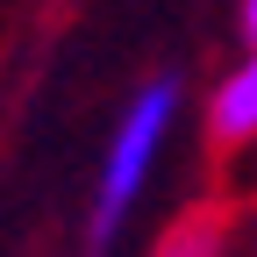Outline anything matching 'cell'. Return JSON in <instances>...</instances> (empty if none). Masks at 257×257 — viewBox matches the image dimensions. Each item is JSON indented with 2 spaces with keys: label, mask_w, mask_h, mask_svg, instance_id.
I'll return each instance as SVG.
<instances>
[{
  "label": "cell",
  "mask_w": 257,
  "mask_h": 257,
  "mask_svg": "<svg viewBox=\"0 0 257 257\" xmlns=\"http://www.w3.org/2000/svg\"><path fill=\"white\" fill-rule=\"evenodd\" d=\"M179 107H186V86L172 72H157L114 114L107 143H100V165H93V200H86V250L93 257H107L114 236L128 229V214L143 207V193L157 179V157H165L172 128H179Z\"/></svg>",
  "instance_id": "1"
},
{
  "label": "cell",
  "mask_w": 257,
  "mask_h": 257,
  "mask_svg": "<svg viewBox=\"0 0 257 257\" xmlns=\"http://www.w3.org/2000/svg\"><path fill=\"white\" fill-rule=\"evenodd\" d=\"M207 143L214 150H250L257 143V43L221 72V86L207 93Z\"/></svg>",
  "instance_id": "2"
},
{
  "label": "cell",
  "mask_w": 257,
  "mask_h": 257,
  "mask_svg": "<svg viewBox=\"0 0 257 257\" xmlns=\"http://www.w3.org/2000/svg\"><path fill=\"white\" fill-rule=\"evenodd\" d=\"M150 257H229V229H221V214H179L150 243Z\"/></svg>",
  "instance_id": "3"
},
{
  "label": "cell",
  "mask_w": 257,
  "mask_h": 257,
  "mask_svg": "<svg viewBox=\"0 0 257 257\" xmlns=\"http://www.w3.org/2000/svg\"><path fill=\"white\" fill-rule=\"evenodd\" d=\"M243 43H257V0H243Z\"/></svg>",
  "instance_id": "4"
}]
</instances>
